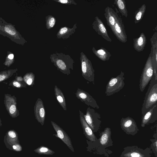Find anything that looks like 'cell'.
Wrapping results in <instances>:
<instances>
[{"label":"cell","instance_id":"6da1fadb","mask_svg":"<svg viewBox=\"0 0 157 157\" xmlns=\"http://www.w3.org/2000/svg\"><path fill=\"white\" fill-rule=\"evenodd\" d=\"M111 136V128L109 127L105 128L103 131L100 133V137L97 142H91L86 140L88 145L87 150L90 151L92 149L96 150L97 154L104 155L106 157L109 156L106 148L112 146L113 145Z\"/></svg>","mask_w":157,"mask_h":157},{"label":"cell","instance_id":"7a4b0ae2","mask_svg":"<svg viewBox=\"0 0 157 157\" xmlns=\"http://www.w3.org/2000/svg\"><path fill=\"white\" fill-rule=\"evenodd\" d=\"M50 58L57 70L63 74L69 75L71 74V70L73 69L75 62L68 55L56 52L50 55Z\"/></svg>","mask_w":157,"mask_h":157},{"label":"cell","instance_id":"3957f363","mask_svg":"<svg viewBox=\"0 0 157 157\" xmlns=\"http://www.w3.org/2000/svg\"><path fill=\"white\" fill-rule=\"evenodd\" d=\"M153 75L144 97L141 108L142 115L157 104V79Z\"/></svg>","mask_w":157,"mask_h":157},{"label":"cell","instance_id":"277c9868","mask_svg":"<svg viewBox=\"0 0 157 157\" xmlns=\"http://www.w3.org/2000/svg\"><path fill=\"white\" fill-rule=\"evenodd\" d=\"M151 55V52L145 64L140 79L139 88L141 92L144 91L153 75Z\"/></svg>","mask_w":157,"mask_h":157},{"label":"cell","instance_id":"5b68a950","mask_svg":"<svg viewBox=\"0 0 157 157\" xmlns=\"http://www.w3.org/2000/svg\"><path fill=\"white\" fill-rule=\"evenodd\" d=\"M124 73L121 71L120 74L116 77L111 78L108 82L105 88V94L110 96L120 91L124 86Z\"/></svg>","mask_w":157,"mask_h":157},{"label":"cell","instance_id":"8992f818","mask_svg":"<svg viewBox=\"0 0 157 157\" xmlns=\"http://www.w3.org/2000/svg\"><path fill=\"white\" fill-rule=\"evenodd\" d=\"M80 60L82 76L86 80L94 85V70L91 61L83 52L80 53Z\"/></svg>","mask_w":157,"mask_h":157},{"label":"cell","instance_id":"52a82bcc","mask_svg":"<svg viewBox=\"0 0 157 157\" xmlns=\"http://www.w3.org/2000/svg\"><path fill=\"white\" fill-rule=\"evenodd\" d=\"M84 117L87 123L94 133L97 132L100 129L101 121L100 115L93 109L88 107Z\"/></svg>","mask_w":157,"mask_h":157},{"label":"cell","instance_id":"ba28073f","mask_svg":"<svg viewBox=\"0 0 157 157\" xmlns=\"http://www.w3.org/2000/svg\"><path fill=\"white\" fill-rule=\"evenodd\" d=\"M119 157H150L151 148L144 149L136 146H127L123 148Z\"/></svg>","mask_w":157,"mask_h":157},{"label":"cell","instance_id":"9c48e42d","mask_svg":"<svg viewBox=\"0 0 157 157\" xmlns=\"http://www.w3.org/2000/svg\"><path fill=\"white\" fill-rule=\"evenodd\" d=\"M121 128L126 134L134 136L139 131L136 123L130 117H122L120 121Z\"/></svg>","mask_w":157,"mask_h":157},{"label":"cell","instance_id":"30bf717a","mask_svg":"<svg viewBox=\"0 0 157 157\" xmlns=\"http://www.w3.org/2000/svg\"><path fill=\"white\" fill-rule=\"evenodd\" d=\"M110 29L113 34L120 42L125 43L127 41V35L121 16H119L114 25Z\"/></svg>","mask_w":157,"mask_h":157},{"label":"cell","instance_id":"8fae6325","mask_svg":"<svg viewBox=\"0 0 157 157\" xmlns=\"http://www.w3.org/2000/svg\"><path fill=\"white\" fill-rule=\"evenodd\" d=\"M51 123L56 133L53 136L60 139L72 152H74L70 138L65 131L54 121H51Z\"/></svg>","mask_w":157,"mask_h":157},{"label":"cell","instance_id":"7c38bea8","mask_svg":"<svg viewBox=\"0 0 157 157\" xmlns=\"http://www.w3.org/2000/svg\"><path fill=\"white\" fill-rule=\"evenodd\" d=\"M75 94L78 99L87 105L94 108H99L96 100L87 92L78 88Z\"/></svg>","mask_w":157,"mask_h":157},{"label":"cell","instance_id":"4fadbf2b","mask_svg":"<svg viewBox=\"0 0 157 157\" xmlns=\"http://www.w3.org/2000/svg\"><path fill=\"white\" fill-rule=\"evenodd\" d=\"M92 25L93 28L98 35L107 41L112 42V40L108 35L103 22L98 17L96 16L95 17Z\"/></svg>","mask_w":157,"mask_h":157},{"label":"cell","instance_id":"5bb4252c","mask_svg":"<svg viewBox=\"0 0 157 157\" xmlns=\"http://www.w3.org/2000/svg\"><path fill=\"white\" fill-rule=\"evenodd\" d=\"M79 112L80 122L83 130V133L85 137L90 142H97L98 139L85 121L83 113L80 110H79Z\"/></svg>","mask_w":157,"mask_h":157},{"label":"cell","instance_id":"9a60e30c","mask_svg":"<svg viewBox=\"0 0 157 157\" xmlns=\"http://www.w3.org/2000/svg\"><path fill=\"white\" fill-rule=\"evenodd\" d=\"M34 112L36 119L43 126L45 118L46 113L42 100L38 98L34 106Z\"/></svg>","mask_w":157,"mask_h":157},{"label":"cell","instance_id":"2e32d148","mask_svg":"<svg viewBox=\"0 0 157 157\" xmlns=\"http://www.w3.org/2000/svg\"><path fill=\"white\" fill-rule=\"evenodd\" d=\"M157 120V104L154 105L148 112L142 116L141 125H146L155 122Z\"/></svg>","mask_w":157,"mask_h":157},{"label":"cell","instance_id":"e0dca14e","mask_svg":"<svg viewBox=\"0 0 157 157\" xmlns=\"http://www.w3.org/2000/svg\"><path fill=\"white\" fill-rule=\"evenodd\" d=\"M151 47V62L153 67V75L155 78L157 79V38L151 37L150 39Z\"/></svg>","mask_w":157,"mask_h":157},{"label":"cell","instance_id":"ac0fdd59","mask_svg":"<svg viewBox=\"0 0 157 157\" xmlns=\"http://www.w3.org/2000/svg\"><path fill=\"white\" fill-rule=\"evenodd\" d=\"M104 14L106 21L107 25L110 28L113 27L119 17L116 12L111 7H106L104 10Z\"/></svg>","mask_w":157,"mask_h":157},{"label":"cell","instance_id":"d6986e66","mask_svg":"<svg viewBox=\"0 0 157 157\" xmlns=\"http://www.w3.org/2000/svg\"><path fill=\"white\" fill-rule=\"evenodd\" d=\"M77 28L76 23L71 28L66 26L61 27L56 34L57 38L64 40L68 39L74 34Z\"/></svg>","mask_w":157,"mask_h":157},{"label":"cell","instance_id":"ffe728a7","mask_svg":"<svg viewBox=\"0 0 157 157\" xmlns=\"http://www.w3.org/2000/svg\"><path fill=\"white\" fill-rule=\"evenodd\" d=\"M133 48L138 52L143 51L147 43V38L143 33H140L139 37L133 40Z\"/></svg>","mask_w":157,"mask_h":157},{"label":"cell","instance_id":"44dd1931","mask_svg":"<svg viewBox=\"0 0 157 157\" xmlns=\"http://www.w3.org/2000/svg\"><path fill=\"white\" fill-rule=\"evenodd\" d=\"M92 51L97 57L103 61H108L111 56L110 52L104 48L101 47L98 50H96L94 47H93Z\"/></svg>","mask_w":157,"mask_h":157},{"label":"cell","instance_id":"7402d4cb","mask_svg":"<svg viewBox=\"0 0 157 157\" xmlns=\"http://www.w3.org/2000/svg\"><path fill=\"white\" fill-rule=\"evenodd\" d=\"M7 136V138H4L5 143H7V144H10L9 145L11 146L16 145L17 144L18 141V135L17 133L14 130H10L6 133Z\"/></svg>","mask_w":157,"mask_h":157},{"label":"cell","instance_id":"603a6c76","mask_svg":"<svg viewBox=\"0 0 157 157\" xmlns=\"http://www.w3.org/2000/svg\"><path fill=\"white\" fill-rule=\"evenodd\" d=\"M54 93L58 103L64 110H67L66 105L64 96L61 90L57 86L54 87Z\"/></svg>","mask_w":157,"mask_h":157},{"label":"cell","instance_id":"cb8c5ba5","mask_svg":"<svg viewBox=\"0 0 157 157\" xmlns=\"http://www.w3.org/2000/svg\"><path fill=\"white\" fill-rule=\"evenodd\" d=\"M113 3L117 6L121 15L127 17L128 16V11L125 1L124 0H115Z\"/></svg>","mask_w":157,"mask_h":157},{"label":"cell","instance_id":"d4e9b609","mask_svg":"<svg viewBox=\"0 0 157 157\" xmlns=\"http://www.w3.org/2000/svg\"><path fill=\"white\" fill-rule=\"evenodd\" d=\"M146 10V5L144 4L135 12L134 14V22L135 24L139 23L142 20Z\"/></svg>","mask_w":157,"mask_h":157},{"label":"cell","instance_id":"484cf974","mask_svg":"<svg viewBox=\"0 0 157 157\" xmlns=\"http://www.w3.org/2000/svg\"><path fill=\"white\" fill-rule=\"evenodd\" d=\"M4 103L6 107L10 105V106L6 109L12 117L14 118L19 115V113L17 107L16 101L13 102L11 105L7 103Z\"/></svg>","mask_w":157,"mask_h":157},{"label":"cell","instance_id":"4316f807","mask_svg":"<svg viewBox=\"0 0 157 157\" xmlns=\"http://www.w3.org/2000/svg\"><path fill=\"white\" fill-rule=\"evenodd\" d=\"M34 151L40 155H52L55 153L54 151L44 146H41L37 147Z\"/></svg>","mask_w":157,"mask_h":157},{"label":"cell","instance_id":"83f0119b","mask_svg":"<svg viewBox=\"0 0 157 157\" xmlns=\"http://www.w3.org/2000/svg\"><path fill=\"white\" fill-rule=\"evenodd\" d=\"M46 26L48 29H50L55 26L56 20V18L52 15H48L45 17Z\"/></svg>","mask_w":157,"mask_h":157},{"label":"cell","instance_id":"f1b7e54d","mask_svg":"<svg viewBox=\"0 0 157 157\" xmlns=\"http://www.w3.org/2000/svg\"><path fill=\"white\" fill-rule=\"evenodd\" d=\"M24 79L27 84L33 86L34 83L35 75L32 72L27 73L24 76Z\"/></svg>","mask_w":157,"mask_h":157},{"label":"cell","instance_id":"f546056e","mask_svg":"<svg viewBox=\"0 0 157 157\" xmlns=\"http://www.w3.org/2000/svg\"><path fill=\"white\" fill-rule=\"evenodd\" d=\"M14 72L10 71H3L0 73V82L6 80L11 77Z\"/></svg>","mask_w":157,"mask_h":157},{"label":"cell","instance_id":"4dcf8cb0","mask_svg":"<svg viewBox=\"0 0 157 157\" xmlns=\"http://www.w3.org/2000/svg\"><path fill=\"white\" fill-rule=\"evenodd\" d=\"M6 32L12 36L16 35V32L14 28L11 25H6L4 28Z\"/></svg>","mask_w":157,"mask_h":157},{"label":"cell","instance_id":"1f68e13d","mask_svg":"<svg viewBox=\"0 0 157 157\" xmlns=\"http://www.w3.org/2000/svg\"><path fill=\"white\" fill-rule=\"evenodd\" d=\"M151 147L156 157H157V139H151Z\"/></svg>","mask_w":157,"mask_h":157},{"label":"cell","instance_id":"d6a6232c","mask_svg":"<svg viewBox=\"0 0 157 157\" xmlns=\"http://www.w3.org/2000/svg\"><path fill=\"white\" fill-rule=\"evenodd\" d=\"M53 1L61 4L70 5H76L77 3L73 0H53Z\"/></svg>","mask_w":157,"mask_h":157},{"label":"cell","instance_id":"836d02e7","mask_svg":"<svg viewBox=\"0 0 157 157\" xmlns=\"http://www.w3.org/2000/svg\"><path fill=\"white\" fill-rule=\"evenodd\" d=\"M13 85L14 86L17 88H20L23 86H22L21 83L15 81L13 82Z\"/></svg>","mask_w":157,"mask_h":157},{"label":"cell","instance_id":"e575fe53","mask_svg":"<svg viewBox=\"0 0 157 157\" xmlns=\"http://www.w3.org/2000/svg\"><path fill=\"white\" fill-rule=\"evenodd\" d=\"M14 57L13 55V54H10L8 57V58H9L10 60H12L13 59Z\"/></svg>","mask_w":157,"mask_h":157},{"label":"cell","instance_id":"d590c367","mask_svg":"<svg viewBox=\"0 0 157 157\" xmlns=\"http://www.w3.org/2000/svg\"><path fill=\"white\" fill-rule=\"evenodd\" d=\"M2 126V124L1 123V121L0 118V127H1Z\"/></svg>","mask_w":157,"mask_h":157}]
</instances>
